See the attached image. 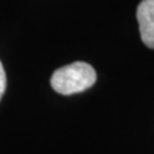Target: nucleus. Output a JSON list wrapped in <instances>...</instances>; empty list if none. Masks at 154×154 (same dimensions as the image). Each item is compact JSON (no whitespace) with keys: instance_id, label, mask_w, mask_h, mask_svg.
Here are the masks:
<instances>
[{"instance_id":"nucleus-2","label":"nucleus","mask_w":154,"mask_h":154,"mask_svg":"<svg viewBox=\"0 0 154 154\" xmlns=\"http://www.w3.org/2000/svg\"><path fill=\"white\" fill-rule=\"evenodd\" d=\"M136 18L143 42L148 48L154 49V0H143L139 4Z\"/></svg>"},{"instance_id":"nucleus-1","label":"nucleus","mask_w":154,"mask_h":154,"mask_svg":"<svg viewBox=\"0 0 154 154\" xmlns=\"http://www.w3.org/2000/svg\"><path fill=\"white\" fill-rule=\"evenodd\" d=\"M96 81L95 69L85 62H75L54 71L50 84L57 93L72 95L90 89Z\"/></svg>"},{"instance_id":"nucleus-3","label":"nucleus","mask_w":154,"mask_h":154,"mask_svg":"<svg viewBox=\"0 0 154 154\" xmlns=\"http://www.w3.org/2000/svg\"><path fill=\"white\" fill-rule=\"evenodd\" d=\"M5 88H7V76H5L3 63L0 62V99L3 98L4 93H5Z\"/></svg>"}]
</instances>
